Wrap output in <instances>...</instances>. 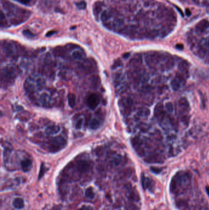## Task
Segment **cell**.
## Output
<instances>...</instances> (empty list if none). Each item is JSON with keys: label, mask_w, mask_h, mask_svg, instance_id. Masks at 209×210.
Returning a JSON list of instances; mask_svg holds the SVG:
<instances>
[{"label": "cell", "mask_w": 209, "mask_h": 210, "mask_svg": "<svg viewBox=\"0 0 209 210\" xmlns=\"http://www.w3.org/2000/svg\"><path fill=\"white\" fill-rule=\"evenodd\" d=\"M191 183V176L188 173L179 172L172 178L170 184V191L174 194L184 192Z\"/></svg>", "instance_id": "6da1fadb"}, {"label": "cell", "mask_w": 209, "mask_h": 210, "mask_svg": "<svg viewBox=\"0 0 209 210\" xmlns=\"http://www.w3.org/2000/svg\"><path fill=\"white\" fill-rule=\"evenodd\" d=\"M66 144V141L62 136H56L50 141L49 150L51 153H56L63 148Z\"/></svg>", "instance_id": "7a4b0ae2"}, {"label": "cell", "mask_w": 209, "mask_h": 210, "mask_svg": "<svg viewBox=\"0 0 209 210\" xmlns=\"http://www.w3.org/2000/svg\"><path fill=\"white\" fill-rule=\"evenodd\" d=\"M186 81L184 76L180 74H177V76L171 82V87L173 90H178L181 87L182 85H185Z\"/></svg>", "instance_id": "3957f363"}, {"label": "cell", "mask_w": 209, "mask_h": 210, "mask_svg": "<svg viewBox=\"0 0 209 210\" xmlns=\"http://www.w3.org/2000/svg\"><path fill=\"white\" fill-rule=\"evenodd\" d=\"M160 60V55L157 53H150L146 55L145 62L148 67H153L158 64Z\"/></svg>", "instance_id": "277c9868"}, {"label": "cell", "mask_w": 209, "mask_h": 210, "mask_svg": "<svg viewBox=\"0 0 209 210\" xmlns=\"http://www.w3.org/2000/svg\"><path fill=\"white\" fill-rule=\"evenodd\" d=\"M132 145L135 149L138 154L142 157L145 154V151L142 148V141L138 137H135L131 141Z\"/></svg>", "instance_id": "5b68a950"}, {"label": "cell", "mask_w": 209, "mask_h": 210, "mask_svg": "<svg viewBox=\"0 0 209 210\" xmlns=\"http://www.w3.org/2000/svg\"><path fill=\"white\" fill-rule=\"evenodd\" d=\"M100 100L98 95H97L95 94H91L88 96L87 100L88 106L90 108V109L92 110L97 108V106H98V104H100Z\"/></svg>", "instance_id": "8992f818"}, {"label": "cell", "mask_w": 209, "mask_h": 210, "mask_svg": "<svg viewBox=\"0 0 209 210\" xmlns=\"http://www.w3.org/2000/svg\"><path fill=\"white\" fill-rule=\"evenodd\" d=\"M154 114L155 117L158 121H161L165 118V111H164V108L161 103H158L155 106V111H154Z\"/></svg>", "instance_id": "52a82bcc"}, {"label": "cell", "mask_w": 209, "mask_h": 210, "mask_svg": "<svg viewBox=\"0 0 209 210\" xmlns=\"http://www.w3.org/2000/svg\"><path fill=\"white\" fill-rule=\"evenodd\" d=\"M145 161L148 163H162L163 160L158 154H153L146 158Z\"/></svg>", "instance_id": "ba28073f"}, {"label": "cell", "mask_w": 209, "mask_h": 210, "mask_svg": "<svg viewBox=\"0 0 209 210\" xmlns=\"http://www.w3.org/2000/svg\"><path fill=\"white\" fill-rule=\"evenodd\" d=\"M102 4L101 1H96L95 3L93 8V12L95 18L97 19L99 17V15L102 10Z\"/></svg>", "instance_id": "9c48e42d"}, {"label": "cell", "mask_w": 209, "mask_h": 210, "mask_svg": "<svg viewBox=\"0 0 209 210\" xmlns=\"http://www.w3.org/2000/svg\"><path fill=\"white\" fill-rule=\"evenodd\" d=\"M60 127L56 125H52L48 126L45 129V132L49 135H55L60 132Z\"/></svg>", "instance_id": "30bf717a"}, {"label": "cell", "mask_w": 209, "mask_h": 210, "mask_svg": "<svg viewBox=\"0 0 209 210\" xmlns=\"http://www.w3.org/2000/svg\"><path fill=\"white\" fill-rule=\"evenodd\" d=\"M209 27V22L206 20L201 21L196 25V30L199 32H204Z\"/></svg>", "instance_id": "8fae6325"}, {"label": "cell", "mask_w": 209, "mask_h": 210, "mask_svg": "<svg viewBox=\"0 0 209 210\" xmlns=\"http://www.w3.org/2000/svg\"><path fill=\"white\" fill-rule=\"evenodd\" d=\"M2 4L4 8L8 12L9 14L12 13L16 9V6H14L11 2L7 1V0H2Z\"/></svg>", "instance_id": "7c38bea8"}, {"label": "cell", "mask_w": 209, "mask_h": 210, "mask_svg": "<svg viewBox=\"0 0 209 210\" xmlns=\"http://www.w3.org/2000/svg\"><path fill=\"white\" fill-rule=\"evenodd\" d=\"M32 166V161L30 159H25L21 162V167L23 171L27 172L30 170Z\"/></svg>", "instance_id": "4fadbf2b"}, {"label": "cell", "mask_w": 209, "mask_h": 210, "mask_svg": "<svg viewBox=\"0 0 209 210\" xmlns=\"http://www.w3.org/2000/svg\"><path fill=\"white\" fill-rule=\"evenodd\" d=\"M142 186L144 189H150L152 187L153 181L149 178L143 176L142 178Z\"/></svg>", "instance_id": "5bb4252c"}, {"label": "cell", "mask_w": 209, "mask_h": 210, "mask_svg": "<svg viewBox=\"0 0 209 210\" xmlns=\"http://www.w3.org/2000/svg\"><path fill=\"white\" fill-rule=\"evenodd\" d=\"M90 167V165L88 162L87 161H80L78 163V168L81 172H87Z\"/></svg>", "instance_id": "9a60e30c"}, {"label": "cell", "mask_w": 209, "mask_h": 210, "mask_svg": "<svg viewBox=\"0 0 209 210\" xmlns=\"http://www.w3.org/2000/svg\"><path fill=\"white\" fill-rule=\"evenodd\" d=\"M12 205L17 209H22L24 207V201L21 198H16L12 202Z\"/></svg>", "instance_id": "2e32d148"}, {"label": "cell", "mask_w": 209, "mask_h": 210, "mask_svg": "<svg viewBox=\"0 0 209 210\" xmlns=\"http://www.w3.org/2000/svg\"><path fill=\"white\" fill-rule=\"evenodd\" d=\"M179 104L181 108L184 110H188L189 104L185 98H181L179 101Z\"/></svg>", "instance_id": "e0dca14e"}, {"label": "cell", "mask_w": 209, "mask_h": 210, "mask_svg": "<svg viewBox=\"0 0 209 210\" xmlns=\"http://www.w3.org/2000/svg\"><path fill=\"white\" fill-rule=\"evenodd\" d=\"M122 104L124 108H125L126 109H129L133 106V101L131 98L128 97L122 100Z\"/></svg>", "instance_id": "ac0fdd59"}, {"label": "cell", "mask_w": 209, "mask_h": 210, "mask_svg": "<svg viewBox=\"0 0 209 210\" xmlns=\"http://www.w3.org/2000/svg\"><path fill=\"white\" fill-rule=\"evenodd\" d=\"M100 126H101L100 121L97 119H96V118H94V119L91 120L90 123V127L92 130L97 129L100 127Z\"/></svg>", "instance_id": "d6986e66"}, {"label": "cell", "mask_w": 209, "mask_h": 210, "mask_svg": "<svg viewBox=\"0 0 209 210\" xmlns=\"http://www.w3.org/2000/svg\"><path fill=\"white\" fill-rule=\"evenodd\" d=\"M188 63L185 61H181L179 64V68L181 72H184V73H188Z\"/></svg>", "instance_id": "ffe728a7"}, {"label": "cell", "mask_w": 209, "mask_h": 210, "mask_svg": "<svg viewBox=\"0 0 209 210\" xmlns=\"http://www.w3.org/2000/svg\"><path fill=\"white\" fill-rule=\"evenodd\" d=\"M68 103L70 107L74 108L76 105V96L73 94H69L68 95Z\"/></svg>", "instance_id": "44dd1931"}, {"label": "cell", "mask_w": 209, "mask_h": 210, "mask_svg": "<svg viewBox=\"0 0 209 210\" xmlns=\"http://www.w3.org/2000/svg\"><path fill=\"white\" fill-rule=\"evenodd\" d=\"M110 17H111V14L107 11H103V12L101 15V21L104 23H106L107 21H108V20H109Z\"/></svg>", "instance_id": "7402d4cb"}, {"label": "cell", "mask_w": 209, "mask_h": 210, "mask_svg": "<svg viewBox=\"0 0 209 210\" xmlns=\"http://www.w3.org/2000/svg\"><path fill=\"white\" fill-rule=\"evenodd\" d=\"M150 110L147 108H142L141 109H139L138 112V115L139 116H142V117H147L150 114Z\"/></svg>", "instance_id": "603a6c76"}, {"label": "cell", "mask_w": 209, "mask_h": 210, "mask_svg": "<svg viewBox=\"0 0 209 210\" xmlns=\"http://www.w3.org/2000/svg\"><path fill=\"white\" fill-rule=\"evenodd\" d=\"M4 76L8 78V79H11L12 77H14V71H13L12 70V69L10 68H6L4 69Z\"/></svg>", "instance_id": "cb8c5ba5"}, {"label": "cell", "mask_w": 209, "mask_h": 210, "mask_svg": "<svg viewBox=\"0 0 209 210\" xmlns=\"http://www.w3.org/2000/svg\"><path fill=\"white\" fill-rule=\"evenodd\" d=\"M72 56L76 60H81L83 58V53L80 50H74L72 53Z\"/></svg>", "instance_id": "d4e9b609"}, {"label": "cell", "mask_w": 209, "mask_h": 210, "mask_svg": "<svg viewBox=\"0 0 209 210\" xmlns=\"http://www.w3.org/2000/svg\"><path fill=\"white\" fill-rule=\"evenodd\" d=\"M41 102L44 104V106H47L49 104V97L47 94H43L41 96Z\"/></svg>", "instance_id": "484cf974"}, {"label": "cell", "mask_w": 209, "mask_h": 210, "mask_svg": "<svg viewBox=\"0 0 209 210\" xmlns=\"http://www.w3.org/2000/svg\"><path fill=\"white\" fill-rule=\"evenodd\" d=\"M85 195L87 198L90 199H93L95 197V193L91 187L88 188L85 191Z\"/></svg>", "instance_id": "4316f807"}, {"label": "cell", "mask_w": 209, "mask_h": 210, "mask_svg": "<svg viewBox=\"0 0 209 210\" xmlns=\"http://www.w3.org/2000/svg\"><path fill=\"white\" fill-rule=\"evenodd\" d=\"M121 160H122V158L120 155L115 156L112 160V163L114 164V165H115V166L119 165L120 163L121 162Z\"/></svg>", "instance_id": "83f0119b"}, {"label": "cell", "mask_w": 209, "mask_h": 210, "mask_svg": "<svg viewBox=\"0 0 209 210\" xmlns=\"http://www.w3.org/2000/svg\"><path fill=\"white\" fill-rule=\"evenodd\" d=\"M83 117H80L79 119H78L75 125V127L76 129H80L82 126H83Z\"/></svg>", "instance_id": "f1b7e54d"}, {"label": "cell", "mask_w": 209, "mask_h": 210, "mask_svg": "<svg viewBox=\"0 0 209 210\" xmlns=\"http://www.w3.org/2000/svg\"><path fill=\"white\" fill-rule=\"evenodd\" d=\"M47 171V168H45V165H44V163H42L41 166V168H40V174H39V179H41L42 177L43 176V175H44V173H45V172Z\"/></svg>", "instance_id": "f546056e"}, {"label": "cell", "mask_w": 209, "mask_h": 210, "mask_svg": "<svg viewBox=\"0 0 209 210\" xmlns=\"http://www.w3.org/2000/svg\"><path fill=\"white\" fill-rule=\"evenodd\" d=\"M153 137H154V138L157 141H161L162 140L161 133H160V132H159L158 130L155 131L154 134H153Z\"/></svg>", "instance_id": "4dcf8cb0"}, {"label": "cell", "mask_w": 209, "mask_h": 210, "mask_svg": "<svg viewBox=\"0 0 209 210\" xmlns=\"http://www.w3.org/2000/svg\"><path fill=\"white\" fill-rule=\"evenodd\" d=\"M165 108H166V110L168 111V112H170V113H172L173 111V110H174L173 104L171 102H168V103H166Z\"/></svg>", "instance_id": "1f68e13d"}, {"label": "cell", "mask_w": 209, "mask_h": 210, "mask_svg": "<svg viewBox=\"0 0 209 210\" xmlns=\"http://www.w3.org/2000/svg\"><path fill=\"white\" fill-rule=\"evenodd\" d=\"M174 65V62L172 59H169V60L167 61L166 63V67L167 68V70L171 69L173 67Z\"/></svg>", "instance_id": "d6a6232c"}, {"label": "cell", "mask_w": 209, "mask_h": 210, "mask_svg": "<svg viewBox=\"0 0 209 210\" xmlns=\"http://www.w3.org/2000/svg\"><path fill=\"white\" fill-rule=\"evenodd\" d=\"M198 55L201 57H203L205 56V54H206V50L204 48L201 47L198 50Z\"/></svg>", "instance_id": "836d02e7"}, {"label": "cell", "mask_w": 209, "mask_h": 210, "mask_svg": "<svg viewBox=\"0 0 209 210\" xmlns=\"http://www.w3.org/2000/svg\"><path fill=\"white\" fill-rule=\"evenodd\" d=\"M76 6H77V7L80 9H84L86 8L87 4L85 1H80L79 3H77Z\"/></svg>", "instance_id": "e575fe53"}, {"label": "cell", "mask_w": 209, "mask_h": 210, "mask_svg": "<svg viewBox=\"0 0 209 210\" xmlns=\"http://www.w3.org/2000/svg\"><path fill=\"white\" fill-rule=\"evenodd\" d=\"M92 84L93 85V86L95 87H97V86H98L99 84H100V79H99V77H97V76H94L93 77V80H92Z\"/></svg>", "instance_id": "d590c367"}, {"label": "cell", "mask_w": 209, "mask_h": 210, "mask_svg": "<svg viewBox=\"0 0 209 210\" xmlns=\"http://www.w3.org/2000/svg\"><path fill=\"white\" fill-rule=\"evenodd\" d=\"M23 35L25 36H27V37H28V38H32V37H33L34 36V35H33V34H32V33L30 31V30H24L23 31Z\"/></svg>", "instance_id": "8d00e7d4"}, {"label": "cell", "mask_w": 209, "mask_h": 210, "mask_svg": "<svg viewBox=\"0 0 209 210\" xmlns=\"http://www.w3.org/2000/svg\"><path fill=\"white\" fill-rule=\"evenodd\" d=\"M120 65H121V62L120 61V60H117L115 61V62L114 63L113 65H112V68L113 69H115L116 68H117L118 67H119Z\"/></svg>", "instance_id": "74e56055"}, {"label": "cell", "mask_w": 209, "mask_h": 210, "mask_svg": "<svg viewBox=\"0 0 209 210\" xmlns=\"http://www.w3.org/2000/svg\"><path fill=\"white\" fill-rule=\"evenodd\" d=\"M151 171L156 174H158L159 173H160L161 172V169L159 168H156V167H151Z\"/></svg>", "instance_id": "f35d334b"}, {"label": "cell", "mask_w": 209, "mask_h": 210, "mask_svg": "<svg viewBox=\"0 0 209 210\" xmlns=\"http://www.w3.org/2000/svg\"><path fill=\"white\" fill-rule=\"evenodd\" d=\"M79 210H93V208L91 206L83 205L79 209Z\"/></svg>", "instance_id": "ab89813d"}, {"label": "cell", "mask_w": 209, "mask_h": 210, "mask_svg": "<svg viewBox=\"0 0 209 210\" xmlns=\"http://www.w3.org/2000/svg\"><path fill=\"white\" fill-rule=\"evenodd\" d=\"M181 121L182 122L185 123V124H188V117L186 116H184L182 117H181Z\"/></svg>", "instance_id": "60d3db41"}, {"label": "cell", "mask_w": 209, "mask_h": 210, "mask_svg": "<svg viewBox=\"0 0 209 210\" xmlns=\"http://www.w3.org/2000/svg\"><path fill=\"white\" fill-rule=\"evenodd\" d=\"M148 127L146 124H143L141 127V130L143 131V132H147V131L148 130Z\"/></svg>", "instance_id": "b9f144b4"}, {"label": "cell", "mask_w": 209, "mask_h": 210, "mask_svg": "<svg viewBox=\"0 0 209 210\" xmlns=\"http://www.w3.org/2000/svg\"><path fill=\"white\" fill-rule=\"evenodd\" d=\"M20 3L24 4H28L30 3V0H20Z\"/></svg>", "instance_id": "7bdbcfd3"}, {"label": "cell", "mask_w": 209, "mask_h": 210, "mask_svg": "<svg viewBox=\"0 0 209 210\" xmlns=\"http://www.w3.org/2000/svg\"><path fill=\"white\" fill-rule=\"evenodd\" d=\"M185 12H186V16H190L191 14V11L190 10H189V9H186V10H185Z\"/></svg>", "instance_id": "ee69618b"}, {"label": "cell", "mask_w": 209, "mask_h": 210, "mask_svg": "<svg viewBox=\"0 0 209 210\" xmlns=\"http://www.w3.org/2000/svg\"><path fill=\"white\" fill-rule=\"evenodd\" d=\"M176 48L178 49H182L183 48H184V46H183L182 44H177V45H176Z\"/></svg>", "instance_id": "f6af8a7d"}, {"label": "cell", "mask_w": 209, "mask_h": 210, "mask_svg": "<svg viewBox=\"0 0 209 210\" xmlns=\"http://www.w3.org/2000/svg\"><path fill=\"white\" fill-rule=\"evenodd\" d=\"M129 54H130L129 53H126V54L123 55V57L125 58H128V57L129 56Z\"/></svg>", "instance_id": "bcb514c9"}, {"label": "cell", "mask_w": 209, "mask_h": 210, "mask_svg": "<svg viewBox=\"0 0 209 210\" xmlns=\"http://www.w3.org/2000/svg\"><path fill=\"white\" fill-rule=\"evenodd\" d=\"M175 7H176V8H177V9L178 11L180 12V14H181L182 16H184V14H183V12H182V11H181L180 10V8H179L177 7V6H175Z\"/></svg>", "instance_id": "7dc6e473"}, {"label": "cell", "mask_w": 209, "mask_h": 210, "mask_svg": "<svg viewBox=\"0 0 209 210\" xmlns=\"http://www.w3.org/2000/svg\"><path fill=\"white\" fill-rule=\"evenodd\" d=\"M205 189H206V192H207V194H208V195L209 196V187L208 186H207V187H206V188H205Z\"/></svg>", "instance_id": "c3c4849f"}, {"label": "cell", "mask_w": 209, "mask_h": 210, "mask_svg": "<svg viewBox=\"0 0 209 210\" xmlns=\"http://www.w3.org/2000/svg\"><path fill=\"white\" fill-rule=\"evenodd\" d=\"M52 33H55V31H51V32H49L47 34V36H51L52 34Z\"/></svg>", "instance_id": "681fc988"}, {"label": "cell", "mask_w": 209, "mask_h": 210, "mask_svg": "<svg viewBox=\"0 0 209 210\" xmlns=\"http://www.w3.org/2000/svg\"><path fill=\"white\" fill-rule=\"evenodd\" d=\"M207 60L209 62V54H208V55H207Z\"/></svg>", "instance_id": "f907efd6"}]
</instances>
